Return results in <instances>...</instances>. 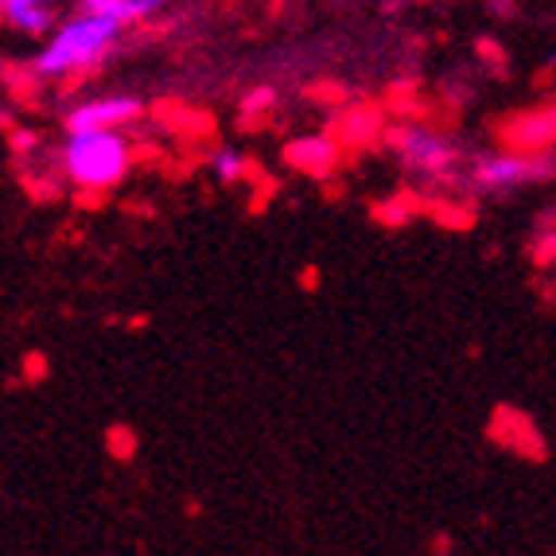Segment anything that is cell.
<instances>
[{"mask_svg":"<svg viewBox=\"0 0 556 556\" xmlns=\"http://www.w3.org/2000/svg\"><path fill=\"white\" fill-rule=\"evenodd\" d=\"M401 156L408 160L420 172H440V167L452 164V144L444 137H437L432 129H405L397 137Z\"/></svg>","mask_w":556,"mask_h":556,"instance_id":"277c9868","label":"cell"},{"mask_svg":"<svg viewBox=\"0 0 556 556\" xmlns=\"http://www.w3.org/2000/svg\"><path fill=\"white\" fill-rule=\"evenodd\" d=\"M4 20H9L12 28L24 31V36H43V31L55 28V16H51V9H47V4H28V9H12V12H4Z\"/></svg>","mask_w":556,"mask_h":556,"instance_id":"ba28073f","label":"cell"},{"mask_svg":"<svg viewBox=\"0 0 556 556\" xmlns=\"http://www.w3.org/2000/svg\"><path fill=\"white\" fill-rule=\"evenodd\" d=\"M140 117L137 98H93V102L78 105L71 117H66V129L83 132V129H121L129 121Z\"/></svg>","mask_w":556,"mask_h":556,"instance_id":"3957f363","label":"cell"},{"mask_svg":"<svg viewBox=\"0 0 556 556\" xmlns=\"http://www.w3.org/2000/svg\"><path fill=\"white\" fill-rule=\"evenodd\" d=\"M334 160H339V149H334L331 137H304V140H292V144H288V164L304 167V172H312V176L331 172Z\"/></svg>","mask_w":556,"mask_h":556,"instance_id":"5b68a950","label":"cell"},{"mask_svg":"<svg viewBox=\"0 0 556 556\" xmlns=\"http://www.w3.org/2000/svg\"><path fill=\"white\" fill-rule=\"evenodd\" d=\"M125 24L110 16H98V12H83L75 16L71 24L55 31V39L43 47L36 55V71L39 78H55V75H66V71H90L105 59V51L113 47L117 31Z\"/></svg>","mask_w":556,"mask_h":556,"instance_id":"6da1fadb","label":"cell"},{"mask_svg":"<svg viewBox=\"0 0 556 556\" xmlns=\"http://www.w3.org/2000/svg\"><path fill=\"white\" fill-rule=\"evenodd\" d=\"M63 167L86 191H105V187L121 184L129 172V140L113 129L71 132L63 149Z\"/></svg>","mask_w":556,"mask_h":556,"instance_id":"7a4b0ae2","label":"cell"},{"mask_svg":"<svg viewBox=\"0 0 556 556\" xmlns=\"http://www.w3.org/2000/svg\"><path fill=\"white\" fill-rule=\"evenodd\" d=\"M538 167H529L526 160L518 156H502V160H482L479 164V184L486 187H514L521 179H533Z\"/></svg>","mask_w":556,"mask_h":556,"instance_id":"8992f818","label":"cell"},{"mask_svg":"<svg viewBox=\"0 0 556 556\" xmlns=\"http://www.w3.org/2000/svg\"><path fill=\"white\" fill-rule=\"evenodd\" d=\"M83 12H98V16H110L117 24H132V20L149 16V0H83Z\"/></svg>","mask_w":556,"mask_h":556,"instance_id":"52a82bcc","label":"cell"},{"mask_svg":"<svg viewBox=\"0 0 556 556\" xmlns=\"http://www.w3.org/2000/svg\"><path fill=\"white\" fill-rule=\"evenodd\" d=\"M265 105H273V93L269 90H257L253 93V102H250V110L257 113V110H265Z\"/></svg>","mask_w":556,"mask_h":556,"instance_id":"30bf717a","label":"cell"},{"mask_svg":"<svg viewBox=\"0 0 556 556\" xmlns=\"http://www.w3.org/2000/svg\"><path fill=\"white\" fill-rule=\"evenodd\" d=\"M4 4V12H12V9H28V4H51V0H0Z\"/></svg>","mask_w":556,"mask_h":556,"instance_id":"8fae6325","label":"cell"},{"mask_svg":"<svg viewBox=\"0 0 556 556\" xmlns=\"http://www.w3.org/2000/svg\"><path fill=\"white\" fill-rule=\"evenodd\" d=\"M211 167H214V176L223 179V184H233V179H241V172H245V160H241L233 149H223V152H214Z\"/></svg>","mask_w":556,"mask_h":556,"instance_id":"9c48e42d","label":"cell"},{"mask_svg":"<svg viewBox=\"0 0 556 556\" xmlns=\"http://www.w3.org/2000/svg\"><path fill=\"white\" fill-rule=\"evenodd\" d=\"M164 4H167V0H149V9H152V12H156V9H164Z\"/></svg>","mask_w":556,"mask_h":556,"instance_id":"7c38bea8","label":"cell"}]
</instances>
